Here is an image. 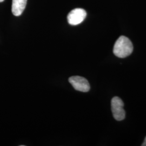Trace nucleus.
<instances>
[{
    "mask_svg": "<svg viewBox=\"0 0 146 146\" xmlns=\"http://www.w3.org/2000/svg\"><path fill=\"white\" fill-rule=\"evenodd\" d=\"M5 0H0V2H3V1H4Z\"/></svg>",
    "mask_w": 146,
    "mask_h": 146,
    "instance_id": "0eeeda50",
    "label": "nucleus"
},
{
    "mask_svg": "<svg viewBox=\"0 0 146 146\" xmlns=\"http://www.w3.org/2000/svg\"><path fill=\"white\" fill-rule=\"evenodd\" d=\"M87 16L86 11L82 8H76L71 11L67 16L69 24L76 26L82 23Z\"/></svg>",
    "mask_w": 146,
    "mask_h": 146,
    "instance_id": "7ed1b4c3",
    "label": "nucleus"
},
{
    "mask_svg": "<svg viewBox=\"0 0 146 146\" xmlns=\"http://www.w3.org/2000/svg\"><path fill=\"white\" fill-rule=\"evenodd\" d=\"M69 83L75 90L81 92H87L90 90V85L86 78L79 76H74L69 78Z\"/></svg>",
    "mask_w": 146,
    "mask_h": 146,
    "instance_id": "20e7f679",
    "label": "nucleus"
},
{
    "mask_svg": "<svg viewBox=\"0 0 146 146\" xmlns=\"http://www.w3.org/2000/svg\"><path fill=\"white\" fill-rule=\"evenodd\" d=\"M27 0H13L11 11L14 15H21L27 5Z\"/></svg>",
    "mask_w": 146,
    "mask_h": 146,
    "instance_id": "39448f33",
    "label": "nucleus"
},
{
    "mask_svg": "<svg viewBox=\"0 0 146 146\" xmlns=\"http://www.w3.org/2000/svg\"><path fill=\"white\" fill-rule=\"evenodd\" d=\"M142 146H146V137H145V140H144L143 143H142Z\"/></svg>",
    "mask_w": 146,
    "mask_h": 146,
    "instance_id": "423d86ee",
    "label": "nucleus"
},
{
    "mask_svg": "<svg viewBox=\"0 0 146 146\" xmlns=\"http://www.w3.org/2000/svg\"><path fill=\"white\" fill-rule=\"evenodd\" d=\"M124 104L117 96L114 97L111 101V108L115 120L122 121L125 118V111L123 109Z\"/></svg>",
    "mask_w": 146,
    "mask_h": 146,
    "instance_id": "f03ea898",
    "label": "nucleus"
},
{
    "mask_svg": "<svg viewBox=\"0 0 146 146\" xmlns=\"http://www.w3.org/2000/svg\"><path fill=\"white\" fill-rule=\"evenodd\" d=\"M133 51V46L131 40L127 37L120 36L116 41L113 48L115 56L125 58L130 55Z\"/></svg>",
    "mask_w": 146,
    "mask_h": 146,
    "instance_id": "f257e3e1",
    "label": "nucleus"
}]
</instances>
